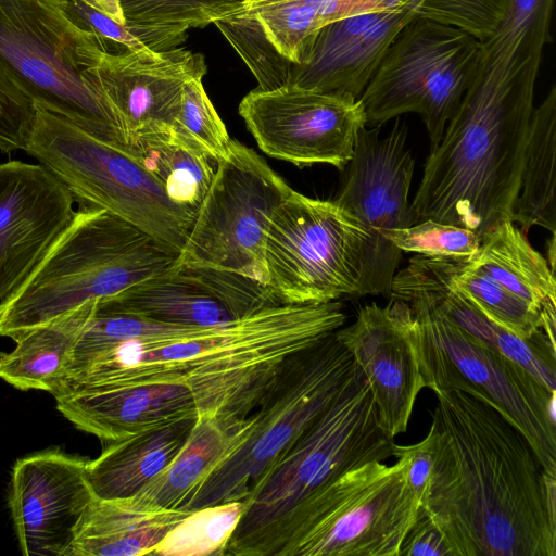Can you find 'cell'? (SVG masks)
I'll return each instance as SVG.
<instances>
[{"mask_svg": "<svg viewBox=\"0 0 556 556\" xmlns=\"http://www.w3.org/2000/svg\"><path fill=\"white\" fill-rule=\"evenodd\" d=\"M433 470L422 508L452 556H556V478L483 396L434 393Z\"/></svg>", "mask_w": 556, "mask_h": 556, "instance_id": "1", "label": "cell"}, {"mask_svg": "<svg viewBox=\"0 0 556 556\" xmlns=\"http://www.w3.org/2000/svg\"><path fill=\"white\" fill-rule=\"evenodd\" d=\"M345 319L338 301L280 304L177 342L122 344L68 369L59 395L80 388L182 383L198 417L245 418L289 355L334 332Z\"/></svg>", "mask_w": 556, "mask_h": 556, "instance_id": "2", "label": "cell"}, {"mask_svg": "<svg viewBox=\"0 0 556 556\" xmlns=\"http://www.w3.org/2000/svg\"><path fill=\"white\" fill-rule=\"evenodd\" d=\"M541 62L480 56L479 66L410 203L415 222L464 227L480 239L511 217L519 192Z\"/></svg>", "mask_w": 556, "mask_h": 556, "instance_id": "3", "label": "cell"}, {"mask_svg": "<svg viewBox=\"0 0 556 556\" xmlns=\"http://www.w3.org/2000/svg\"><path fill=\"white\" fill-rule=\"evenodd\" d=\"M369 384L354 367L332 402L243 500L224 556H275L298 508L345 471L393 457Z\"/></svg>", "mask_w": 556, "mask_h": 556, "instance_id": "4", "label": "cell"}, {"mask_svg": "<svg viewBox=\"0 0 556 556\" xmlns=\"http://www.w3.org/2000/svg\"><path fill=\"white\" fill-rule=\"evenodd\" d=\"M176 255L104 208L84 205L29 277L0 303V337L22 333L80 305L117 294Z\"/></svg>", "mask_w": 556, "mask_h": 556, "instance_id": "5", "label": "cell"}, {"mask_svg": "<svg viewBox=\"0 0 556 556\" xmlns=\"http://www.w3.org/2000/svg\"><path fill=\"white\" fill-rule=\"evenodd\" d=\"M104 53L63 0H0V61L21 90L92 136L127 146L94 74Z\"/></svg>", "mask_w": 556, "mask_h": 556, "instance_id": "6", "label": "cell"}, {"mask_svg": "<svg viewBox=\"0 0 556 556\" xmlns=\"http://www.w3.org/2000/svg\"><path fill=\"white\" fill-rule=\"evenodd\" d=\"M24 151L52 172L75 201L125 219L178 256L195 212L174 203L129 146L97 138L36 105Z\"/></svg>", "mask_w": 556, "mask_h": 556, "instance_id": "7", "label": "cell"}, {"mask_svg": "<svg viewBox=\"0 0 556 556\" xmlns=\"http://www.w3.org/2000/svg\"><path fill=\"white\" fill-rule=\"evenodd\" d=\"M334 332L281 363L252 413L248 439L212 472L187 510L243 501L332 402L354 367Z\"/></svg>", "mask_w": 556, "mask_h": 556, "instance_id": "8", "label": "cell"}, {"mask_svg": "<svg viewBox=\"0 0 556 556\" xmlns=\"http://www.w3.org/2000/svg\"><path fill=\"white\" fill-rule=\"evenodd\" d=\"M421 509L403 458L367 462L298 508L275 556H399Z\"/></svg>", "mask_w": 556, "mask_h": 556, "instance_id": "9", "label": "cell"}, {"mask_svg": "<svg viewBox=\"0 0 556 556\" xmlns=\"http://www.w3.org/2000/svg\"><path fill=\"white\" fill-rule=\"evenodd\" d=\"M414 343L425 388L471 391L488 400L528 439L556 478L555 391L456 325L422 298H412Z\"/></svg>", "mask_w": 556, "mask_h": 556, "instance_id": "10", "label": "cell"}, {"mask_svg": "<svg viewBox=\"0 0 556 556\" xmlns=\"http://www.w3.org/2000/svg\"><path fill=\"white\" fill-rule=\"evenodd\" d=\"M368 233L334 201L292 189L266 231V286L280 304L357 296Z\"/></svg>", "mask_w": 556, "mask_h": 556, "instance_id": "11", "label": "cell"}, {"mask_svg": "<svg viewBox=\"0 0 556 556\" xmlns=\"http://www.w3.org/2000/svg\"><path fill=\"white\" fill-rule=\"evenodd\" d=\"M481 43L460 28L415 16L391 43L359 98L367 124L380 126L417 113L431 149L437 147L477 73Z\"/></svg>", "mask_w": 556, "mask_h": 556, "instance_id": "12", "label": "cell"}, {"mask_svg": "<svg viewBox=\"0 0 556 556\" xmlns=\"http://www.w3.org/2000/svg\"><path fill=\"white\" fill-rule=\"evenodd\" d=\"M216 164L175 263L235 273L266 285L267 227L292 189L261 155L236 140Z\"/></svg>", "mask_w": 556, "mask_h": 556, "instance_id": "13", "label": "cell"}, {"mask_svg": "<svg viewBox=\"0 0 556 556\" xmlns=\"http://www.w3.org/2000/svg\"><path fill=\"white\" fill-rule=\"evenodd\" d=\"M380 126L363 127L341 189L333 200L368 233L357 296H389L402 251L386 239L391 230L414 225L408 203L415 160L406 146L407 126L399 118L384 137Z\"/></svg>", "mask_w": 556, "mask_h": 556, "instance_id": "14", "label": "cell"}, {"mask_svg": "<svg viewBox=\"0 0 556 556\" xmlns=\"http://www.w3.org/2000/svg\"><path fill=\"white\" fill-rule=\"evenodd\" d=\"M239 114L263 152L299 167L328 164L343 170L367 125L361 99L295 85L250 91Z\"/></svg>", "mask_w": 556, "mask_h": 556, "instance_id": "15", "label": "cell"}, {"mask_svg": "<svg viewBox=\"0 0 556 556\" xmlns=\"http://www.w3.org/2000/svg\"><path fill=\"white\" fill-rule=\"evenodd\" d=\"M89 458L50 447L18 458L9 507L25 556H66L75 528L96 497L87 477Z\"/></svg>", "mask_w": 556, "mask_h": 556, "instance_id": "16", "label": "cell"}, {"mask_svg": "<svg viewBox=\"0 0 556 556\" xmlns=\"http://www.w3.org/2000/svg\"><path fill=\"white\" fill-rule=\"evenodd\" d=\"M100 303L154 321L211 327L280 305L266 285L244 276L173 263Z\"/></svg>", "mask_w": 556, "mask_h": 556, "instance_id": "17", "label": "cell"}, {"mask_svg": "<svg viewBox=\"0 0 556 556\" xmlns=\"http://www.w3.org/2000/svg\"><path fill=\"white\" fill-rule=\"evenodd\" d=\"M415 318L408 303L391 300L361 307L355 320L336 330L364 374L381 428L390 438L404 433L425 382L414 343Z\"/></svg>", "mask_w": 556, "mask_h": 556, "instance_id": "18", "label": "cell"}, {"mask_svg": "<svg viewBox=\"0 0 556 556\" xmlns=\"http://www.w3.org/2000/svg\"><path fill=\"white\" fill-rule=\"evenodd\" d=\"M74 197L42 164H0V300L33 273L74 217Z\"/></svg>", "mask_w": 556, "mask_h": 556, "instance_id": "19", "label": "cell"}, {"mask_svg": "<svg viewBox=\"0 0 556 556\" xmlns=\"http://www.w3.org/2000/svg\"><path fill=\"white\" fill-rule=\"evenodd\" d=\"M127 146L140 136L176 128L187 81L203 78L201 53L185 48L104 53L94 70Z\"/></svg>", "mask_w": 556, "mask_h": 556, "instance_id": "20", "label": "cell"}, {"mask_svg": "<svg viewBox=\"0 0 556 556\" xmlns=\"http://www.w3.org/2000/svg\"><path fill=\"white\" fill-rule=\"evenodd\" d=\"M417 16L412 3L344 17L324 26L289 85L359 99L400 31Z\"/></svg>", "mask_w": 556, "mask_h": 556, "instance_id": "21", "label": "cell"}, {"mask_svg": "<svg viewBox=\"0 0 556 556\" xmlns=\"http://www.w3.org/2000/svg\"><path fill=\"white\" fill-rule=\"evenodd\" d=\"M56 409L77 429L114 442L198 416L182 383L80 388L55 396Z\"/></svg>", "mask_w": 556, "mask_h": 556, "instance_id": "22", "label": "cell"}, {"mask_svg": "<svg viewBox=\"0 0 556 556\" xmlns=\"http://www.w3.org/2000/svg\"><path fill=\"white\" fill-rule=\"evenodd\" d=\"M254 417H198L174 460L138 493L132 504L147 509L187 510L200 488L248 439Z\"/></svg>", "mask_w": 556, "mask_h": 556, "instance_id": "23", "label": "cell"}, {"mask_svg": "<svg viewBox=\"0 0 556 556\" xmlns=\"http://www.w3.org/2000/svg\"><path fill=\"white\" fill-rule=\"evenodd\" d=\"M191 510L147 509L125 498L94 497L83 513L66 556L150 555Z\"/></svg>", "mask_w": 556, "mask_h": 556, "instance_id": "24", "label": "cell"}, {"mask_svg": "<svg viewBox=\"0 0 556 556\" xmlns=\"http://www.w3.org/2000/svg\"><path fill=\"white\" fill-rule=\"evenodd\" d=\"M197 418H184L110 442L97 458L89 459L87 477L93 494L112 500L138 493L174 460Z\"/></svg>", "mask_w": 556, "mask_h": 556, "instance_id": "25", "label": "cell"}, {"mask_svg": "<svg viewBox=\"0 0 556 556\" xmlns=\"http://www.w3.org/2000/svg\"><path fill=\"white\" fill-rule=\"evenodd\" d=\"M97 301L18 336L11 352H0V378L18 390H40L53 396L64 381L76 343Z\"/></svg>", "mask_w": 556, "mask_h": 556, "instance_id": "26", "label": "cell"}, {"mask_svg": "<svg viewBox=\"0 0 556 556\" xmlns=\"http://www.w3.org/2000/svg\"><path fill=\"white\" fill-rule=\"evenodd\" d=\"M466 264L541 312L545 305L556 303L555 271L509 219L500 222L482 237L477 253Z\"/></svg>", "mask_w": 556, "mask_h": 556, "instance_id": "27", "label": "cell"}, {"mask_svg": "<svg viewBox=\"0 0 556 556\" xmlns=\"http://www.w3.org/2000/svg\"><path fill=\"white\" fill-rule=\"evenodd\" d=\"M556 86L534 106L520 177L510 220L527 232L540 226L556 232Z\"/></svg>", "mask_w": 556, "mask_h": 556, "instance_id": "28", "label": "cell"}, {"mask_svg": "<svg viewBox=\"0 0 556 556\" xmlns=\"http://www.w3.org/2000/svg\"><path fill=\"white\" fill-rule=\"evenodd\" d=\"M129 147L174 203L197 213L215 169L195 141L169 128L140 136Z\"/></svg>", "mask_w": 556, "mask_h": 556, "instance_id": "29", "label": "cell"}, {"mask_svg": "<svg viewBox=\"0 0 556 556\" xmlns=\"http://www.w3.org/2000/svg\"><path fill=\"white\" fill-rule=\"evenodd\" d=\"M238 0H117L124 25L151 51L177 48Z\"/></svg>", "mask_w": 556, "mask_h": 556, "instance_id": "30", "label": "cell"}, {"mask_svg": "<svg viewBox=\"0 0 556 556\" xmlns=\"http://www.w3.org/2000/svg\"><path fill=\"white\" fill-rule=\"evenodd\" d=\"M204 328L154 321L109 308L98 300L76 343L66 372L122 344L163 345L197 334Z\"/></svg>", "mask_w": 556, "mask_h": 556, "instance_id": "31", "label": "cell"}, {"mask_svg": "<svg viewBox=\"0 0 556 556\" xmlns=\"http://www.w3.org/2000/svg\"><path fill=\"white\" fill-rule=\"evenodd\" d=\"M554 0H506L503 20L495 33L481 43V56L519 62L542 61L552 41Z\"/></svg>", "mask_w": 556, "mask_h": 556, "instance_id": "32", "label": "cell"}, {"mask_svg": "<svg viewBox=\"0 0 556 556\" xmlns=\"http://www.w3.org/2000/svg\"><path fill=\"white\" fill-rule=\"evenodd\" d=\"M224 16L255 17L277 50L294 64L306 61L323 28L301 0H238L218 17Z\"/></svg>", "mask_w": 556, "mask_h": 556, "instance_id": "33", "label": "cell"}, {"mask_svg": "<svg viewBox=\"0 0 556 556\" xmlns=\"http://www.w3.org/2000/svg\"><path fill=\"white\" fill-rule=\"evenodd\" d=\"M453 282L493 324L523 339L544 333L541 311L486 275L470 268L466 262L456 261Z\"/></svg>", "mask_w": 556, "mask_h": 556, "instance_id": "34", "label": "cell"}, {"mask_svg": "<svg viewBox=\"0 0 556 556\" xmlns=\"http://www.w3.org/2000/svg\"><path fill=\"white\" fill-rule=\"evenodd\" d=\"M244 507V501H232L191 510L150 555L224 556Z\"/></svg>", "mask_w": 556, "mask_h": 556, "instance_id": "35", "label": "cell"}, {"mask_svg": "<svg viewBox=\"0 0 556 556\" xmlns=\"http://www.w3.org/2000/svg\"><path fill=\"white\" fill-rule=\"evenodd\" d=\"M452 320L482 343L522 366L545 388L556 391V345L545 333L532 339L520 338L490 321L472 304Z\"/></svg>", "mask_w": 556, "mask_h": 556, "instance_id": "36", "label": "cell"}, {"mask_svg": "<svg viewBox=\"0 0 556 556\" xmlns=\"http://www.w3.org/2000/svg\"><path fill=\"white\" fill-rule=\"evenodd\" d=\"M213 24L256 78L257 89L274 90L290 84L294 63L277 50L255 17L224 16Z\"/></svg>", "mask_w": 556, "mask_h": 556, "instance_id": "37", "label": "cell"}, {"mask_svg": "<svg viewBox=\"0 0 556 556\" xmlns=\"http://www.w3.org/2000/svg\"><path fill=\"white\" fill-rule=\"evenodd\" d=\"M384 237L402 252L464 262L475 256L481 243L476 232L431 218L406 228L391 230Z\"/></svg>", "mask_w": 556, "mask_h": 556, "instance_id": "38", "label": "cell"}, {"mask_svg": "<svg viewBox=\"0 0 556 556\" xmlns=\"http://www.w3.org/2000/svg\"><path fill=\"white\" fill-rule=\"evenodd\" d=\"M202 79L193 78L185 84L175 129L195 141L216 162L227 155L232 139L211 102Z\"/></svg>", "mask_w": 556, "mask_h": 556, "instance_id": "39", "label": "cell"}, {"mask_svg": "<svg viewBox=\"0 0 556 556\" xmlns=\"http://www.w3.org/2000/svg\"><path fill=\"white\" fill-rule=\"evenodd\" d=\"M417 16L460 28L481 42L501 24L506 0H412Z\"/></svg>", "mask_w": 556, "mask_h": 556, "instance_id": "40", "label": "cell"}, {"mask_svg": "<svg viewBox=\"0 0 556 556\" xmlns=\"http://www.w3.org/2000/svg\"><path fill=\"white\" fill-rule=\"evenodd\" d=\"M36 115V105L18 87L0 61V151L25 150Z\"/></svg>", "mask_w": 556, "mask_h": 556, "instance_id": "41", "label": "cell"}, {"mask_svg": "<svg viewBox=\"0 0 556 556\" xmlns=\"http://www.w3.org/2000/svg\"><path fill=\"white\" fill-rule=\"evenodd\" d=\"M70 18L80 28L92 33L105 53H119L126 50H149L143 42L124 24L85 4L80 0H63Z\"/></svg>", "mask_w": 556, "mask_h": 556, "instance_id": "42", "label": "cell"}, {"mask_svg": "<svg viewBox=\"0 0 556 556\" xmlns=\"http://www.w3.org/2000/svg\"><path fill=\"white\" fill-rule=\"evenodd\" d=\"M393 457L406 462V480L422 505L433 470V450L429 435L412 445H393Z\"/></svg>", "mask_w": 556, "mask_h": 556, "instance_id": "43", "label": "cell"}, {"mask_svg": "<svg viewBox=\"0 0 556 556\" xmlns=\"http://www.w3.org/2000/svg\"><path fill=\"white\" fill-rule=\"evenodd\" d=\"M399 556H452L442 533L424 508L404 538Z\"/></svg>", "mask_w": 556, "mask_h": 556, "instance_id": "44", "label": "cell"}, {"mask_svg": "<svg viewBox=\"0 0 556 556\" xmlns=\"http://www.w3.org/2000/svg\"><path fill=\"white\" fill-rule=\"evenodd\" d=\"M85 4L104 13L116 22L124 24V17L117 0H80Z\"/></svg>", "mask_w": 556, "mask_h": 556, "instance_id": "45", "label": "cell"}, {"mask_svg": "<svg viewBox=\"0 0 556 556\" xmlns=\"http://www.w3.org/2000/svg\"><path fill=\"white\" fill-rule=\"evenodd\" d=\"M243 1H254V0H243Z\"/></svg>", "mask_w": 556, "mask_h": 556, "instance_id": "46", "label": "cell"}]
</instances>
